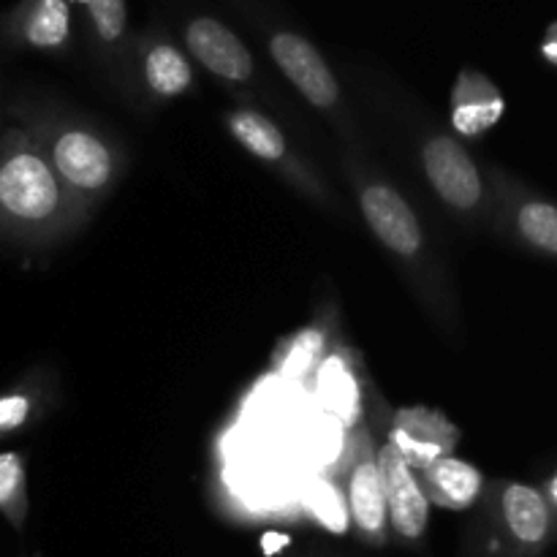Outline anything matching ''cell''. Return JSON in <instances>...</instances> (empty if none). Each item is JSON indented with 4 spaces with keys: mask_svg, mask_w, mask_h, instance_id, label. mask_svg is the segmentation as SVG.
Returning a JSON list of instances; mask_svg holds the SVG:
<instances>
[{
    "mask_svg": "<svg viewBox=\"0 0 557 557\" xmlns=\"http://www.w3.org/2000/svg\"><path fill=\"white\" fill-rule=\"evenodd\" d=\"M85 5L101 41L114 44L123 38L125 22H128L125 0H85Z\"/></svg>",
    "mask_w": 557,
    "mask_h": 557,
    "instance_id": "obj_22",
    "label": "cell"
},
{
    "mask_svg": "<svg viewBox=\"0 0 557 557\" xmlns=\"http://www.w3.org/2000/svg\"><path fill=\"white\" fill-rule=\"evenodd\" d=\"M85 215L49 166L36 136L20 123L0 134V239L47 248L71 237Z\"/></svg>",
    "mask_w": 557,
    "mask_h": 557,
    "instance_id": "obj_1",
    "label": "cell"
},
{
    "mask_svg": "<svg viewBox=\"0 0 557 557\" xmlns=\"http://www.w3.org/2000/svg\"><path fill=\"white\" fill-rule=\"evenodd\" d=\"M226 125L228 134H232L250 156L270 163V166H288L292 169L288 174H292L294 183L302 185V188L319 190L315 188V180L308 177L299 163L288 161L286 136H283V131L277 128L270 117H264V114L256 112V109H234L226 117Z\"/></svg>",
    "mask_w": 557,
    "mask_h": 557,
    "instance_id": "obj_12",
    "label": "cell"
},
{
    "mask_svg": "<svg viewBox=\"0 0 557 557\" xmlns=\"http://www.w3.org/2000/svg\"><path fill=\"white\" fill-rule=\"evenodd\" d=\"M326 357V330L324 326H308L288 341L281 343L275 351V370L283 381L302 384L305 379L321 368Z\"/></svg>",
    "mask_w": 557,
    "mask_h": 557,
    "instance_id": "obj_17",
    "label": "cell"
},
{
    "mask_svg": "<svg viewBox=\"0 0 557 557\" xmlns=\"http://www.w3.org/2000/svg\"><path fill=\"white\" fill-rule=\"evenodd\" d=\"M341 490H346L348 525L357 531L359 542L370 547H384L389 539L384 487H381L375 444L368 428H357L348 435L341 460Z\"/></svg>",
    "mask_w": 557,
    "mask_h": 557,
    "instance_id": "obj_3",
    "label": "cell"
},
{
    "mask_svg": "<svg viewBox=\"0 0 557 557\" xmlns=\"http://www.w3.org/2000/svg\"><path fill=\"white\" fill-rule=\"evenodd\" d=\"M16 123L41 145L49 166L82 215H90L125 172V156L103 131L54 109L20 107Z\"/></svg>",
    "mask_w": 557,
    "mask_h": 557,
    "instance_id": "obj_2",
    "label": "cell"
},
{
    "mask_svg": "<svg viewBox=\"0 0 557 557\" xmlns=\"http://www.w3.org/2000/svg\"><path fill=\"white\" fill-rule=\"evenodd\" d=\"M319 379V397L326 411L346 428H354L362 417V386H359L357 368L348 362L346 351H330L315 370Z\"/></svg>",
    "mask_w": 557,
    "mask_h": 557,
    "instance_id": "obj_15",
    "label": "cell"
},
{
    "mask_svg": "<svg viewBox=\"0 0 557 557\" xmlns=\"http://www.w3.org/2000/svg\"><path fill=\"white\" fill-rule=\"evenodd\" d=\"M506 101L495 82L484 76L482 71L462 69L451 90V128L466 139L487 134L498 120L504 117Z\"/></svg>",
    "mask_w": 557,
    "mask_h": 557,
    "instance_id": "obj_11",
    "label": "cell"
},
{
    "mask_svg": "<svg viewBox=\"0 0 557 557\" xmlns=\"http://www.w3.org/2000/svg\"><path fill=\"white\" fill-rule=\"evenodd\" d=\"M375 460H379L389 528L397 533L400 542H422L430 525V500L424 495L422 484H419L417 471L408 468V462L403 460L400 451L389 441H384L375 449Z\"/></svg>",
    "mask_w": 557,
    "mask_h": 557,
    "instance_id": "obj_7",
    "label": "cell"
},
{
    "mask_svg": "<svg viewBox=\"0 0 557 557\" xmlns=\"http://www.w3.org/2000/svg\"><path fill=\"white\" fill-rule=\"evenodd\" d=\"M386 441L400 451L408 468L422 471L441 457H449L460 444V428L438 408L408 406L392 417Z\"/></svg>",
    "mask_w": 557,
    "mask_h": 557,
    "instance_id": "obj_8",
    "label": "cell"
},
{
    "mask_svg": "<svg viewBox=\"0 0 557 557\" xmlns=\"http://www.w3.org/2000/svg\"><path fill=\"white\" fill-rule=\"evenodd\" d=\"M9 38L30 49H63L71 36V11L65 0H25L9 16Z\"/></svg>",
    "mask_w": 557,
    "mask_h": 557,
    "instance_id": "obj_13",
    "label": "cell"
},
{
    "mask_svg": "<svg viewBox=\"0 0 557 557\" xmlns=\"http://www.w3.org/2000/svg\"><path fill=\"white\" fill-rule=\"evenodd\" d=\"M542 54L547 63L557 65V22H553V25L547 27V36H544L542 41Z\"/></svg>",
    "mask_w": 557,
    "mask_h": 557,
    "instance_id": "obj_23",
    "label": "cell"
},
{
    "mask_svg": "<svg viewBox=\"0 0 557 557\" xmlns=\"http://www.w3.org/2000/svg\"><path fill=\"white\" fill-rule=\"evenodd\" d=\"M422 166L430 185L446 207L473 215L484 205V180L466 147L449 134H433L422 145Z\"/></svg>",
    "mask_w": 557,
    "mask_h": 557,
    "instance_id": "obj_6",
    "label": "cell"
},
{
    "mask_svg": "<svg viewBox=\"0 0 557 557\" xmlns=\"http://www.w3.org/2000/svg\"><path fill=\"white\" fill-rule=\"evenodd\" d=\"M0 515L16 533L25 528L27 515H30L25 457L20 451L0 455Z\"/></svg>",
    "mask_w": 557,
    "mask_h": 557,
    "instance_id": "obj_19",
    "label": "cell"
},
{
    "mask_svg": "<svg viewBox=\"0 0 557 557\" xmlns=\"http://www.w3.org/2000/svg\"><path fill=\"white\" fill-rule=\"evenodd\" d=\"M141 74H145L147 87L161 98L183 96L190 87V82H194V71H190L188 58L174 44L166 41L150 44L145 49Z\"/></svg>",
    "mask_w": 557,
    "mask_h": 557,
    "instance_id": "obj_16",
    "label": "cell"
},
{
    "mask_svg": "<svg viewBox=\"0 0 557 557\" xmlns=\"http://www.w3.org/2000/svg\"><path fill=\"white\" fill-rule=\"evenodd\" d=\"M270 54L310 107L330 112L341 103V85L308 38L292 30H277L270 38Z\"/></svg>",
    "mask_w": 557,
    "mask_h": 557,
    "instance_id": "obj_9",
    "label": "cell"
},
{
    "mask_svg": "<svg viewBox=\"0 0 557 557\" xmlns=\"http://www.w3.org/2000/svg\"><path fill=\"white\" fill-rule=\"evenodd\" d=\"M430 504L449 511H466L482 498L484 476L476 466L457 457H441L417 473Z\"/></svg>",
    "mask_w": 557,
    "mask_h": 557,
    "instance_id": "obj_14",
    "label": "cell"
},
{
    "mask_svg": "<svg viewBox=\"0 0 557 557\" xmlns=\"http://www.w3.org/2000/svg\"><path fill=\"white\" fill-rule=\"evenodd\" d=\"M490 517L504 557H539L555 531V515L542 490L520 482L493 487Z\"/></svg>",
    "mask_w": 557,
    "mask_h": 557,
    "instance_id": "obj_4",
    "label": "cell"
},
{
    "mask_svg": "<svg viewBox=\"0 0 557 557\" xmlns=\"http://www.w3.org/2000/svg\"><path fill=\"white\" fill-rule=\"evenodd\" d=\"M44 386L38 379H25L0 395V441L30 428L41 413Z\"/></svg>",
    "mask_w": 557,
    "mask_h": 557,
    "instance_id": "obj_20",
    "label": "cell"
},
{
    "mask_svg": "<svg viewBox=\"0 0 557 557\" xmlns=\"http://www.w3.org/2000/svg\"><path fill=\"white\" fill-rule=\"evenodd\" d=\"M511 223L522 243L542 253L557 256V207L533 196L511 199Z\"/></svg>",
    "mask_w": 557,
    "mask_h": 557,
    "instance_id": "obj_18",
    "label": "cell"
},
{
    "mask_svg": "<svg viewBox=\"0 0 557 557\" xmlns=\"http://www.w3.org/2000/svg\"><path fill=\"white\" fill-rule=\"evenodd\" d=\"M544 498H547L553 515H557V471H555V476L547 482V493H544Z\"/></svg>",
    "mask_w": 557,
    "mask_h": 557,
    "instance_id": "obj_24",
    "label": "cell"
},
{
    "mask_svg": "<svg viewBox=\"0 0 557 557\" xmlns=\"http://www.w3.org/2000/svg\"><path fill=\"white\" fill-rule=\"evenodd\" d=\"M305 509L310 511L319 525H324L332 533H346L348 531V509L346 498H343V490L337 487L330 479H313L308 482L302 493Z\"/></svg>",
    "mask_w": 557,
    "mask_h": 557,
    "instance_id": "obj_21",
    "label": "cell"
},
{
    "mask_svg": "<svg viewBox=\"0 0 557 557\" xmlns=\"http://www.w3.org/2000/svg\"><path fill=\"white\" fill-rule=\"evenodd\" d=\"M190 54L226 82H248L253 76V54L239 36L212 16H196L185 27Z\"/></svg>",
    "mask_w": 557,
    "mask_h": 557,
    "instance_id": "obj_10",
    "label": "cell"
},
{
    "mask_svg": "<svg viewBox=\"0 0 557 557\" xmlns=\"http://www.w3.org/2000/svg\"><path fill=\"white\" fill-rule=\"evenodd\" d=\"M357 199L364 223L379 237L389 253L406 261L419 275H428V248H424V232L413 207L403 199L395 185L384 180L357 174Z\"/></svg>",
    "mask_w": 557,
    "mask_h": 557,
    "instance_id": "obj_5",
    "label": "cell"
}]
</instances>
